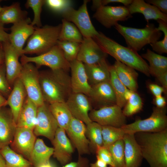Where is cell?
<instances>
[{
  "instance_id": "cell-1",
  "label": "cell",
  "mask_w": 167,
  "mask_h": 167,
  "mask_svg": "<svg viewBox=\"0 0 167 167\" xmlns=\"http://www.w3.org/2000/svg\"><path fill=\"white\" fill-rule=\"evenodd\" d=\"M62 69L39 72V81L44 102H65L72 92L70 76Z\"/></svg>"
},
{
  "instance_id": "cell-2",
  "label": "cell",
  "mask_w": 167,
  "mask_h": 167,
  "mask_svg": "<svg viewBox=\"0 0 167 167\" xmlns=\"http://www.w3.org/2000/svg\"><path fill=\"white\" fill-rule=\"evenodd\" d=\"M134 136L150 167H167V129L157 132H137Z\"/></svg>"
},
{
  "instance_id": "cell-3",
  "label": "cell",
  "mask_w": 167,
  "mask_h": 167,
  "mask_svg": "<svg viewBox=\"0 0 167 167\" xmlns=\"http://www.w3.org/2000/svg\"><path fill=\"white\" fill-rule=\"evenodd\" d=\"M94 39L108 54L118 61L149 76V65L136 52L124 46L99 32Z\"/></svg>"
},
{
  "instance_id": "cell-4",
  "label": "cell",
  "mask_w": 167,
  "mask_h": 167,
  "mask_svg": "<svg viewBox=\"0 0 167 167\" xmlns=\"http://www.w3.org/2000/svg\"><path fill=\"white\" fill-rule=\"evenodd\" d=\"M114 27L124 38L127 47L137 52L146 45L158 41L162 34L154 24L149 23L142 28L126 27L118 23Z\"/></svg>"
},
{
  "instance_id": "cell-5",
  "label": "cell",
  "mask_w": 167,
  "mask_h": 167,
  "mask_svg": "<svg viewBox=\"0 0 167 167\" xmlns=\"http://www.w3.org/2000/svg\"><path fill=\"white\" fill-rule=\"evenodd\" d=\"M61 24L56 26L45 25L41 27H35L34 31L28 40L24 48L23 54L44 53L57 44L58 41Z\"/></svg>"
},
{
  "instance_id": "cell-6",
  "label": "cell",
  "mask_w": 167,
  "mask_h": 167,
  "mask_svg": "<svg viewBox=\"0 0 167 167\" xmlns=\"http://www.w3.org/2000/svg\"><path fill=\"white\" fill-rule=\"evenodd\" d=\"M167 109L165 107H154L151 116L142 120L126 124L121 127L125 134H133L139 132H157L167 129Z\"/></svg>"
},
{
  "instance_id": "cell-7",
  "label": "cell",
  "mask_w": 167,
  "mask_h": 167,
  "mask_svg": "<svg viewBox=\"0 0 167 167\" xmlns=\"http://www.w3.org/2000/svg\"><path fill=\"white\" fill-rule=\"evenodd\" d=\"M20 61L22 65L28 63H34L38 69L45 66L51 70L62 69L67 71L70 69V62L57 44L48 51L36 56L29 57L23 54L21 56Z\"/></svg>"
},
{
  "instance_id": "cell-8",
  "label": "cell",
  "mask_w": 167,
  "mask_h": 167,
  "mask_svg": "<svg viewBox=\"0 0 167 167\" xmlns=\"http://www.w3.org/2000/svg\"><path fill=\"white\" fill-rule=\"evenodd\" d=\"M22 65L19 78L25 88L27 96L38 107L45 103L40 85L39 71L32 63Z\"/></svg>"
},
{
  "instance_id": "cell-9",
  "label": "cell",
  "mask_w": 167,
  "mask_h": 167,
  "mask_svg": "<svg viewBox=\"0 0 167 167\" xmlns=\"http://www.w3.org/2000/svg\"><path fill=\"white\" fill-rule=\"evenodd\" d=\"M88 0H84L78 10L71 7L62 14L63 19L74 24L78 29L83 38H94L99 34L93 25L87 8Z\"/></svg>"
},
{
  "instance_id": "cell-10",
  "label": "cell",
  "mask_w": 167,
  "mask_h": 167,
  "mask_svg": "<svg viewBox=\"0 0 167 167\" xmlns=\"http://www.w3.org/2000/svg\"><path fill=\"white\" fill-rule=\"evenodd\" d=\"M89 115L92 121L101 126L121 128L126 124V117L122 108L117 105L92 109Z\"/></svg>"
},
{
  "instance_id": "cell-11",
  "label": "cell",
  "mask_w": 167,
  "mask_h": 167,
  "mask_svg": "<svg viewBox=\"0 0 167 167\" xmlns=\"http://www.w3.org/2000/svg\"><path fill=\"white\" fill-rule=\"evenodd\" d=\"M132 16L126 6H105L97 8L93 17L103 26L109 28Z\"/></svg>"
},
{
  "instance_id": "cell-12",
  "label": "cell",
  "mask_w": 167,
  "mask_h": 167,
  "mask_svg": "<svg viewBox=\"0 0 167 167\" xmlns=\"http://www.w3.org/2000/svg\"><path fill=\"white\" fill-rule=\"evenodd\" d=\"M58 127L57 123L45 103L38 107L37 121L33 132L36 136H44L51 142Z\"/></svg>"
},
{
  "instance_id": "cell-13",
  "label": "cell",
  "mask_w": 167,
  "mask_h": 167,
  "mask_svg": "<svg viewBox=\"0 0 167 167\" xmlns=\"http://www.w3.org/2000/svg\"><path fill=\"white\" fill-rule=\"evenodd\" d=\"M66 104L73 117L87 125L92 122L89 114L92 109L88 96L82 93L72 92Z\"/></svg>"
},
{
  "instance_id": "cell-14",
  "label": "cell",
  "mask_w": 167,
  "mask_h": 167,
  "mask_svg": "<svg viewBox=\"0 0 167 167\" xmlns=\"http://www.w3.org/2000/svg\"><path fill=\"white\" fill-rule=\"evenodd\" d=\"M108 54L92 38H83L76 59L91 65L106 59Z\"/></svg>"
},
{
  "instance_id": "cell-15",
  "label": "cell",
  "mask_w": 167,
  "mask_h": 167,
  "mask_svg": "<svg viewBox=\"0 0 167 167\" xmlns=\"http://www.w3.org/2000/svg\"><path fill=\"white\" fill-rule=\"evenodd\" d=\"M86 128V125L83 122L73 117L65 130L73 146L80 156L89 154L90 152Z\"/></svg>"
},
{
  "instance_id": "cell-16",
  "label": "cell",
  "mask_w": 167,
  "mask_h": 167,
  "mask_svg": "<svg viewBox=\"0 0 167 167\" xmlns=\"http://www.w3.org/2000/svg\"><path fill=\"white\" fill-rule=\"evenodd\" d=\"M30 19H26L13 24L10 28L9 41L21 56L24 46L26 41L33 33L35 27L31 24Z\"/></svg>"
},
{
  "instance_id": "cell-17",
  "label": "cell",
  "mask_w": 167,
  "mask_h": 167,
  "mask_svg": "<svg viewBox=\"0 0 167 167\" xmlns=\"http://www.w3.org/2000/svg\"><path fill=\"white\" fill-rule=\"evenodd\" d=\"M36 139L33 130L17 127L10 147L13 151L30 161Z\"/></svg>"
},
{
  "instance_id": "cell-18",
  "label": "cell",
  "mask_w": 167,
  "mask_h": 167,
  "mask_svg": "<svg viewBox=\"0 0 167 167\" xmlns=\"http://www.w3.org/2000/svg\"><path fill=\"white\" fill-rule=\"evenodd\" d=\"M51 142L53 146L54 157L62 165H64L70 162L74 148L65 130L58 127Z\"/></svg>"
},
{
  "instance_id": "cell-19",
  "label": "cell",
  "mask_w": 167,
  "mask_h": 167,
  "mask_svg": "<svg viewBox=\"0 0 167 167\" xmlns=\"http://www.w3.org/2000/svg\"><path fill=\"white\" fill-rule=\"evenodd\" d=\"M2 43L6 77L11 87L15 80L19 78L22 69V65L19 61V58L21 56L9 41Z\"/></svg>"
},
{
  "instance_id": "cell-20",
  "label": "cell",
  "mask_w": 167,
  "mask_h": 167,
  "mask_svg": "<svg viewBox=\"0 0 167 167\" xmlns=\"http://www.w3.org/2000/svg\"><path fill=\"white\" fill-rule=\"evenodd\" d=\"M72 92L84 94L88 96L91 86L89 83L84 64L76 59L70 62Z\"/></svg>"
},
{
  "instance_id": "cell-21",
  "label": "cell",
  "mask_w": 167,
  "mask_h": 167,
  "mask_svg": "<svg viewBox=\"0 0 167 167\" xmlns=\"http://www.w3.org/2000/svg\"><path fill=\"white\" fill-rule=\"evenodd\" d=\"M88 96L97 109L116 105L115 96L110 81L92 86Z\"/></svg>"
},
{
  "instance_id": "cell-22",
  "label": "cell",
  "mask_w": 167,
  "mask_h": 167,
  "mask_svg": "<svg viewBox=\"0 0 167 167\" xmlns=\"http://www.w3.org/2000/svg\"><path fill=\"white\" fill-rule=\"evenodd\" d=\"M17 127L10 109L3 107L0 110V150L10 145Z\"/></svg>"
},
{
  "instance_id": "cell-23",
  "label": "cell",
  "mask_w": 167,
  "mask_h": 167,
  "mask_svg": "<svg viewBox=\"0 0 167 167\" xmlns=\"http://www.w3.org/2000/svg\"><path fill=\"white\" fill-rule=\"evenodd\" d=\"M122 139L124 142L125 167H139L143 158L134 134H125Z\"/></svg>"
},
{
  "instance_id": "cell-24",
  "label": "cell",
  "mask_w": 167,
  "mask_h": 167,
  "mask_svg": "<svg viewBox=\"0 0 167 167\" xmlns=\"http://www.w3.org/2000/svg\"><path fill=\"white\" fill-rule=\"evenodd\" d=\"M27 97L25 88L19 78L15 81L13 88L6 99L13 119L16 124L19 114Z\"/></svg>"
},
{
  "instance_id": "cell-25",
  "label": "cell",
  "mask_w": 167,
  "mask_h": 167,
  "mask_svg": "<svg viewBox=\"0 0 167 167\" xmlns=\"http://www.w3.org/2000/svg\"><path fill=\"white\" fill-rule=\"evenodd\" d=\"M127 7L131 15L137 13L143 14L148 23L151 19L161 20L167 22V14L144 0H133L131 3Z\"/></svg>"
},
{
  "instance_id": "cell-26",
  "label": "cell",
  "mask_w": 167,
  "mask_h": 167,
  "mask_svg": "<svg viewBox=\"0 0 167 167\" xmlns=\"http://www.w3.org/2000/svg\"><path fill=\"white\" fill-rule=\"evenodd\" d=\"M84 65L88 81L91 86L110 81L109 65L106 59L95 64Z\"/></svg>"
},
{
  "instance_id": "cell-27",
  "label": "cell",
  "mask_w": 167,
  "mask_h": 167,
  "mask_svg": "<svg viewBox=\"0 0 167 167\" xmlns=\"http://www.w3.org/2000/svg\"><path fill=\"white\" fill-rule=\"evenodd\" d=\"M37 108L36 105L27 96L19 116L17 127L33 131L36 123Z\"/></svg>"
},
{
  "instance_id": "cell-28",
  "label": "cell",
  "mask_w": 167,
  "mask_h": 167,
  "mask_svg": "<svg viewBox=\"0 0 167 167\" xmlns=\"http://www.w3.org/2000/svg\"><path fill=\"white\" fill-rule=\"evenodd\" d=\"M118 78L129 90L136 92L138 85V74L132 68L117 61L113 65Z\"/></svg>"
},
{
  "instance_id": "cell-29",
  "label": "cell",
  "mask_w": 167,
  "mask_h": 167,
  "mask_svg": "<svg viewBox=\"0 0 167 167\" xmlns=\"http://www.w3.org/2000/svg\"><path fill=\"white\" fill-rule=\"evenodd\" d=\"M141 56L149 63V71L150 75L157 78L167 72V58L156 54L149 49Z\"/></svg>"
},
{
  "instance_id": "cell-30",
  "label": "cell",
  "mask_w": 167,
  "mask_h": 167,
  "mask_svg": "<svg viewBox=\"0 0 167 167\" xmlns=\"http://www.w3.org/2000/svg\"><path fill=\"white\" fill-rule=\"evenodd\" d=\"M28 13L23 10L19 2H15L9 6H4L0 12V22L4 24H13L28 17Z\"/></svg>"
},
{
  "instance_id": "cell-31",
  "label": "cell",
  "mask_w": 167,
  "mask_h": 167,
  "mask_svg": "<svg viewBox=\"0 0 167 167\" xmlns=\"http://www.w3.org/2000/svg\"><path fill=\"white\" fill-rule=\"evenodd\" d=\"M53 148L47 146L41 139H36L30 156V161L34 167L49 161L53 155Z\"/></svg>"
},
{
  "instance_id": "cell-32",
  "label": "cell",
  "mask_w": 167,
  "mask_h": 167,
  "mask_svg": "<svg viewBox=\"0 0 167 167\" xmlns=\"http://www.w3.org/2000/svg\"><path fill=\"white\" fill-rule=\"evenodd\" d=\"M48 106L58 127L66 130L73 118L66 103L54 102L49 104Z\"/></svg>"
},
{
  "instance_id": "cell-33",
  "label": "cell",
  "mask_w": 167,
  "mask_h": 167,
  "mask_svg": "<svg viewBox=\"0 0 167 167\" xmlns=\"http://www.w3.org/2000/svg\"><path fill=\"white\" fill-rule=\"evenodd\" d=\"M6 167H34L32 163L22 156L13 151L9 146L0 150Z\"/></svg>"
},
{
  "instance_id": "cell-34",
  "label": "cell",
  "mask_w": 167,
  "mask_h": 167,
  "mask_svg": "<svg viewBox=\"0 0 167 167\" xmlns=\"http://www.w3.org/2000/svg\"><path fill=\"white\" fill-rule=\"evenodd\" d=\"M109 71L110 82L115 96L116 104L122 109L127 101L125 96L129 89L120 80L113 65L109 66Z\"/></svg>"
},
{
  "instance_id": "cell-35",
  "label": "cell",
  "mask_w": 167,
  "mask_h": 167,
  "mask_svg": "<svg viewBox=\"0 0 167 167\" xmlns=\"http://www.w3.org/2000/svg\"><path fill=\"white\" fill-rule=\"evenodd\" d=\"M86 125V135L89 141L90 152L95 153L97 147L103 145L102 126L93 121Z\"/></svg>"
},
{
  "instance_id": "cell-36",
  "label": "cell",
  "mask_w": 167,
  "mask_h": 167,
  "mask_svg": "<svg viewBox=\"0 0 167 167\" xmlns=\"http://www.w3.org/2000/svg\"><path fill=\"white\" fill-rule=\"evenodd\" d=\"M83 37L81 32L72 23L64 19H62L58 41H69L81 43Z\"/></svg>"
},
{
  "instance_id": "cell-37",
  "label": "cell",
  "mask_w": 167,
  "mask_h": 167,
  "mask_svg": "<svg viewBox=\"0 0 167 167\" xmlns=\"http://www.w3.org/2000/svg\"><path fill=\"white\" fill-rule=\"evenodd\" d=\"M103 145L108 149L117 141L122 139L125 134L121 128L110 126H102Z\"/></svg>"
},
{
  "instance_id": "cell-38",
  "label": "cell",
  "mask_w": 167,
  "mask_h": 167,
  "mask_svg": "<svg viewBox=\"0 0 167 167\" xmlns=\"http://www.w3.org/2000/svg\"><path fill=\"white\" fill-rule=\"evenodd\" d=\"M108 149L109 151L114 165L113 167H125L124 154V142L122 139L111 145Z\"/></svg>"
},
{
  "instance_id": "cell-39",
  "label": "cell",
  "mask_w": 167,
  "mask_h": 167,
  "mask_svg": "<svg viewBox=\"0 0 167 167\" xmlns=\"http://www.w3.org/2000/svg\"><path fill=\"white\" fill-rule=\"evenodd\" d=\"M143 107V102L139 95L136 92L132 91L124 106L123 113L126 117L131 116L139 112Z\"/></svg>"
},
{
  "instance_id": "cell-40",
  "label": "cell",
  "mask_w": 167,
  "mask_h": 167,
  "mask_svg": "<svg viewBox=\"0 0 167 167\" xmlns=\"http://www.w3.org/2000/svg\"><path fill=\"white\" fill-rule=\"evenodd\" d=\"M57 45L62 49L66 59L69 62L76 59L80 49V43L58 41Z\"/></svg>"
},
{
  "instance_id": "cell-41",
  "label": "cell",
  "mask_w": 167,
  "mask_h": 167,
  "mask_svg": "<svg viewBox=\"0 0 167 167\" xmlns=\"http://www.w3.org/2000/svg\"><path fill=\"white\" fill-rule=\"evenodd\" d=\"M158 23L157 28L159 30L164 33V38L150 44L153 50L159 54L167 53V22L161 20H157Z\"/></svg>"
},
{
  "instance_id": "cell-42",
  "label": "cell",
  "mask_w": 167,
  "mask_h": 167,
  "mask_svg": "<svg viewBox=\"0 0 167 167\" xmlns=\"http://www.w3.org/2000/svg\"><path fill=\"white\" fill-rule=\"evenodd\" d=\"M45 0H28L25 4L27 8H31L34 13V18L31 24L38 28L41 27L42 25L41 20V14L42 7L44 5Z\"/></svg>"
},
{
  "instance_id": "cell-43",
  "label": "cell",
  "mask_w": 167,
  "mask_h": 167,
  "mask_svg": "<svg viewBox=\"0 0 167 167\" xmlns=\"http://www.w3.org/2000/svg\"><path fill=\"white\" fill-rule=\"evenodd\" d=\"M72 1L69 0H45V4L52 12L62 14L72 7Z\"/></svg>"
},
{
  "instance_id": "cell-44",
  "label": "cell",
  "mask_w": 167,
  "mask_h": 167,
  "mask_svg": "<svg viewBox=\"0 0 167 167\" xmlns=\"http://www.w3.org/2000/svg\"><path fill=\"white\" fill-rule=\"evenodd\" d=\"M11 87L6 77L4 64L0 66V93L4 97H8L11 92Z\"/></svg>"
},
{
  "instance_id": "cell-45",
  "label": "cell",
  "mask_w": 167,
  "mask_h": 167,
  "mask_svg": "<svg viewBox=\"0 0 167 167\" xmlns=\"http://www.w3.org/2000/svg\"><path fill=\"white\" fill-rule=\"evenodd\" d=\"M95 154L96 157L99 158L105 162L109 167H113L114 166L111 154L109 149L103 146L97 147Z\"/></svg>"
},
{
  "instance_id": "cell-46",
  "label": "cell",
  "mask_w": 167,
  "mask_h": 167,
  "mask_svg": "<svg viewBox=\"0 0 167 167\" xmlns=\"http://www.w3.org/2000/svg\"><path fill=\"white\" fill-rule=\"evenodd\" d=\"M133 0H94L92 1V7L96 10L98 8L106 6L111 3H118L123 4L124 6H127L132 2Z\"/></svg>"
},
{
  "instance_id": "cell-47",
  "label": "cell",
  "mask_w": 167,
  "mask_h": 167,
  "mask_svg": "<svg viewBox=\"0 0 167 167\" xmlns=\"http://www.w3.org/2000/svg\"><path fill=\"white\" fill-rule=\"evenodd\" d=\"M62 167H90V165L87 158L79 155L77 161L70 162Z\"/></svg>"
},
{
  "instance_id": "cell-48",
  "label": "cell",
  "mask_w": 167,
  "mask_h": 167,
  "mask_svg": "<svg viewBox=\"0 0 167 167\" xmlns=\"http://www.w3.org/2000/svg\"><path fill=\"white\" fill-rule=\"evenodd\" d=\"M146 2L152 4L164 14H167V0H147Z\"/></svg>"
},
{
  "instance_id": "cell-49",
  "label": "cell",
  "mask_w": 167,
  "mask_h": 167,
  "mask_svg": "<svg viewBox=\"0 0 167 167\" xmlns=\"http://www.w3.org/2000/svg\"><path fill=\"white\" fill-rule=\"evenodd\" d=\"M148 88L155 97L161 96L163 93L166 94L164 88L162 86L156 84H150L148 85Z\"/></svg>"
},
{
  "instance_id": "cell-50",
  "label": "cell",
  "mask_w": 167,
  "mask_h": 167,
  "mask_svg": "<svg viewBox=\"0 0 167 167\" xmlns=\"http://www.w3.org/2000/svg\"><path fill=\"white\" fill-rule=\"evenodd\" d=\"M4 24L0 22V42L9 41V33L6 31Z\"/></svg>"
},
{
  "instance_id": "cell-51",
  "label": "cell",
  "mask_w": 167,
  "mask_h": 167,
  "mask_svg": "<svg viewBox=\"0 0 167 167\" xmlns=\"http://www.w3.org/2000/svg\"><path fill=\"white\" fill-rule=\"evenodd\" d=\"M154 103L156 107L158 108L165 107L166 104L165 98L162 95L155 97L154 99Z\"/></svg>"
},
{
  "instance_id": "cell-52",
  "label": "cell",
  "mask_w": 167,
  "mask_h": 167,
  "mask_svg": "<svg viewBox=\"0 0 167 167\" xmlns=\"http://www.w3.org/2000/svg\"><path fill=\"white\" fill-rule=\"evenodd\" d=\"M164 88L165 92H167V72H166L156 78Z\"/></svg>"
},
{
  "instance_id": "cell-53",
  "label": "cell",
  "mask_w": 167,
  "mask_h": 167,
  "mask_svg": "<svg viewBox=\"0 0 167 167\" xmlns=\"http://www.w3.org/2000/svg\"><path fill=\"white\" fill-rule=\"evenodd\" d=\"M90 167H109L108 165L101 159L96 158V161L90 164Z\"/></svg>"
},
{
  "instance_id": "cell-54",
  "label": "cell",
  "mask_w": 167,
  "mask_h": 167,
  "mask_svg": "<svg viewBox=\"0 0 167 167\" xmlns=\"http://www.w3.org/2000/svg\"><path fill=\"white\" fill-rule=\"evenodd\" d=\"M4 64V51L2 43L1 42H0V66Z\"/></svg>"
},
{
  "instance_id": "cell-55",
  "label": "cell",
  "mask_w": 167,
  "mask_h": 167,
  "mask_svg": "<svg viewBox=\"0 0 167 167\" xmlns=\"http://www.w3.org/2000/svg\"><path fill=\"white\" fill-rule=\"evenodd\" d=\"M6 99L0 93V110L6 105Z\"/></svg>"
},
{
  "instance_id": "cell-56",
  "label": "cell",
  "mask_w": 167,
  "mask_h": 167,
  "mask_svg": "<svg viewBox=\"0 0 167 167\" xmlns=\"http://www.w3.org/2000/svg\"><path fill=\"white\" fill-rule=\"evenodd\" d=\"M36 167H55L49 161L40 164Z\"/></svg>"
},
{
  "instance_id": "cell-57",
  "label": "cell",
  "mask_w": 167,
  "mask_h": 167,
  "mask_svg": "<svg viewBox=\"0 0 167 167\" xmlns=\"http://www.w3.org/2000/svg\"><path fill=\"white\" fill-rule=\"evenodd\" d=\"M0 167H6L5 160L0 152Z\"/></svg>"
},
{
  "instance_id": "cell-58",
  "label": "cell",
  "mask_w": 167,
  "mask_h": 167,
  "mask_svg": "<svg viewBox=\"0 0 167 167\" xmlns=\"http://www.w3.org/2000/svg\"><path fill=\"white\" fill-rule=\"evenodd\" d=\"M1 0H0V2H1ZM2 6H1L0 5V12L1 11V10H2Z\"/></svg>"
}]
</instances>
